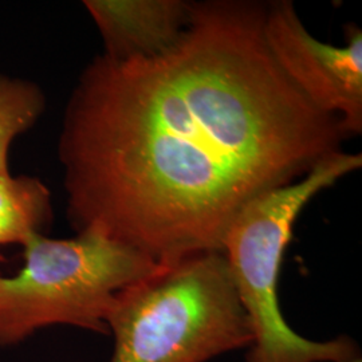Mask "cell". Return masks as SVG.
<instances>
[{
    "mask_svg": "<svg viewBox=\"0 0 362 362\" xmlns=\"http://www.w3.org/2000/svg\"><path fill=\"white\" fill-rule=\"evenodd\" d=\"M264 13L251 1L194 3L168 52L86 66L58 143L77 231L97 227L157 264L221 251L251 200L341 151L339 119L274 61Z\"/></svg>",
    "mask_w": 362,
    "mask_h": 362,
    "instance_id": "6da1fadb",
    "label": "cell"
},
{
    "mask_svg": "<svg viewBox=\"0 0 362 362\" xmlns=\"http://www.w3.org/2000/svg\"><path fill=\"white\" fill-rule=\"evenodd\" d=\"M106 327L110 362H208L254 339L221 251L158 264L117 296Z\"/></svg>",
    "mask_w": 362,
    "mask_h": 362,
    "instance_id": "7a4b0ae2",
    "label": "cell"
},
{
    "mask_svg": "<svg viewBox=\"0 0 362 362\" xmlns=\"http://www.w3.org/2000/svg\"><path fill=\"white\" fill-rule=\"evenodd\" d=\"M361 165L360 153L326 156L300 179L251 200L228 227L221 252L254 336L246 362H342L361 354L349 337L313 341L299 336L278 300L284 255L299 214L314 196Z\"/></svg>",
    "mask_w": 362,
    "mask_h": 362,
    "instance_id": "3957f363",
    "label": "cell"
},
{
    "mask_svg": "<svg viewBox=\"0 0 362 362\" xmlns=\"http://www.w3.org/2000/svg\"><path fill=\"white\" fill-rule=\"evenodd\" d=\"M23 257L21 272L0 276V346L52 325L105 333L117 296L158 267L97 227L70 239L34 235L23 245Z\"/></svg>",
    "mask_w": 362,
    "mask_h": 362,
    "instance_id": "277c9868",
    "label": "cell"
},
{
    "mask_svg": "<svg viewBox=\"0 0 362 362\" xmlns=\"http://www.w3.org/2000/svg\"><path fill=\"white\" fill-rule=\"evenodd\" d=\"M264 40L287 79L315 109L339 119L346 136L362 132V31L348 27V43L314 38L291 1L266 6Z\"/></svg>",
    "mask_w": 362,
    "mask_h": 362,
    "instance_id": "5b68a950",
    "label": "cell"
},
{
    "mask_svg": "<svg viewBox=\"0 0 362 362\" xmlns=\"http://www.w3.org/2000/svg\"><path fill=\"white\" fill-rule=\"evenodd\" d=\"M104 57L125 62L172 49L189 25L194 3L182 0H85Z\"/></svg>",
    "mask_w": 362,
    "mask_h": 362,
    "instance_id": "8992f818",
    "label": "cell"
},
{
    "mask_svg": "<svg viewBox=\"0 0 362 362\" xmlns=\"http://www.w3.org/2000/svg\"><path fill=\"white\" fill-rule=\"evenodd\" d=\"M52 220V194L43 181L0 173V246H23L31 236L43 233Z\"/></svg>",
    "mask_w": 362,
    "mask_h": 362,
    "instance_id": "52a82bcc",
    "label": "cell"
},
{
    "mask_svg": "<svg viewBox=\"0 0 362 362\" xmlns=\"http://www.w3.org/2000/svg\"><path fill=\"white\" fill-rule=\"evenodd\" d=\"M46 106V94L38 83L0 73V173L10 172L11 145L38 124Z\"/></svg>",
    "mask_w": 362,
    "mask_h": 362,
    "instance_id": "ba28073f",
    "label": "cell"
},
{
    "mask_svg": "<svg viewBox=\"0 0 362 362\" xmlns=\"http://www.w3.org/2000/svg\"><path fill=\"white\" fill-rule=\"evenodd\" d=\"M342 362H362L361 354H360V356H357V357H354V358H350V360H346V361Z\"/></svg>",
    "mask_w": 362,
    "mask_h": 362,
    "instance_id": "9c48e42d",
    "label": "cell"
}]
</instances>
